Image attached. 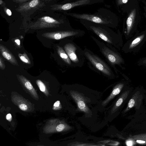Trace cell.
<instances>
[{
	"label": "cell",
	"instance_id": "6da1fadb",
	"mask_svg": "<svg viewBox=\"0 0 146 146\" xmlns=\"http://www.w3.org/2000/svg\"><path fill=\"white\" fill-rule=\"evenodd\" d=\"M27 22V28L32 30L62 28L66 23L63 16L50 10L40 13Z\"/></svg>",
	"mask_w": 146,
	"mask_h": 146
},
{
	"label": "cell",
	"instance_id": "7a4b0ae2",
	"mask_svg": "<svg viewBox=\"0 0 146 146\" xmlns=\"http://www.w3.org/2000/svg\"><path fill=\"white\" fill-rule=\"evenodd\" d=\"M83 24L88 30L95 34L103 42L119 50L123 44L122 35L116 33L108 27L98 24L84 23Z\"/></svg>",
	"mask_w": 146,
	"mask_h": 146
},
{
	"label": "cell",
	"instance_id": "3957f363",
	"mask_svg": "<svg viewBox=\"0 0 146 146\" xmlns=\"http://www.w3.org/2000/svg\"><path fill=\"white\" fill-rule=\"evenodd\" d=\"M90 37L98 46L100 52L106 62L117 74H118V70L116 66H119L122 70L125 69L124 66L125 60L117 48L101 41L93 36L91 35Z\"/></svg>",
	"mask_w": 146,
	"mask_h": 146
},
{
	"label": "cell",
	"instance_id": "277c9868",
	"mask_svg": "<svg viewBox=\"0 0 146 146\" xmlns=\"http://www.w3.org/2000/svg\"><path fill=\"white\" fill-rule=\"evenodd\" d=\"M59 0H31L15 7L22 17L29 21L38 14L49 9Z\"/></svg>",
	"mask_w": 146,
	"mask_h": 146
},
{
	"label": "cell",
	"instance_id": "5b68a950",
	"mask_svg": "<svg viewBox=\"0 0 146 146\" xmlns=\"http://www.w3.org/2000/svg\"><path fill=\"white\" fill-rule=\"evenodd\" d=\"M83 51L90 69L108 78L113 79L115 77L116 75L112 68L106 61L86 47L84 48Z\"/></svg>",
	"mask_w": 146,
	"mask_h": 146
},
{
	"label": "cell",
	"instance_id": "8992f818",
	"mask_svg": "<svg viewBox=\"0 0 146 146\" xmlns=\"http://www.w3.org/2000/svg\"><path fill=\"white\" fill-rule=\"evenodd\" d=\"M73 40L67 38L62 47L72 62L74 68L81 67L86 59L83 50L73 41Z\"/></svg>",
	"mask_w": 146,
	"mask_h": 146
},
{
	"label": "cell",
	"instance_id": "52a82bcc",
	"mask_svg": "<svg viewBox=\"0 0 146 146\" xmlns=\"http://www.w3.org/2000/svg\"><path fill=\"white\" fill-rule=\"evenodd\" d=\"M85 32L80 29H75L69 27L56 31L44 33L42 36L50 39L60 40L65 38L73 39L84 36Z\"/></svg>",
	"mask_w": 146,
	"mask_h": 146
},
{
	"label": "cell",
	"instance_id": "ba28073f",
	"mask_svg": "<svg viewBox=\"0 0 146 146\" xmlns=\"http://www.w3.org/2000/svg\"><path fill=\"white\" fill-rule=\"evenodd\" d=\"M146 41V31L137 33L128 39L121 50L125 53L138 52Z\"/></svg>",
	"mask_w": 146,
	"mask_h": 146
},
{
	"label": "cell",
	"instance_id": "9c48e42d",
	"mask_svg": "<svg viewBox=\"0 0 146 146\" xmlns=\"http://www.w3.org/2000/svg\"><path fill=\"white\" fill-rule=\"evenodd\" d=\"M0 13L9 23H12L22 17L14 7L3 0H0Z\"/></svg>",
	"mask_w": 146,
	"mask_h": 146
},
{
	"label": "cell",
	"instance_id": "30bf717a",
	"mask_svg": "<svg viewBox=\"0 0 146 146\" xmlns=\"http://www.w3.org/2000/svg\"><path fill=\"white\" fill-rule=\"evenodd\" d=\"M65 14L77 19L89 21L93 23L102 25L108 27L113 26L112 23L110 20L102 17L101 16L84 13L78 14L66 13Z\"/></svg>",
	"mask_w": 146,
	"mask_h": 146
},
{
	"label": "cell",
	"instance_id": "8fae6325",
	"mask_svg": "<svg viewBox=\"0 0 146 146\" xmlns=\"http://www.w3.org/2000/svg\"><path fill=\"white\" fill-rule=\"evenodd\" d=\"M91 0H78L70 3H56L51 5L48 10L57 12L68 10L75 7L89 3Z\"/></svg>",
	"mask_w": 146,
	"mask_h": 146
},
{
	"label": "cell",
	"instance_id": "7c38bea8",
	"mask_svg": "<svg viewBox=\"0 0 146 146\" xmlns=\"http://www.w3.org/2000/svg\"><path fill=\"white\" fill-rule=\"evenodd\" d=\"M70 94L76 103L78 110L86 114H90L91 111L87 105V99L82 94L74 90H71Z\"/></svg>",
	"mask_w": 146,
	"mask_h": 146
},
{
	"label": "cell",
	"instance_id": "4fadbf2b",
	"mask_svg": "<svg viewBox=\"0 0 146 146\" xmlns=\"http://www.w3.org/2000/svg\"><path fill=\"white\" fill-rule=\"evenodd\" d=\"M0 51L2 56L13 65L18 66L17 60L10 51L5 46L0 44Z\"/></svg>",
	"mask_w": 146,
	"mask_h": 146
},
{
	"label": "cell",
	"instance_id": "5bb4252c",
	"mask_svg": "<svg viewBox=\"0 0 146 146\" xmlns=\"http://www.w3.org/2000/svg\"><path fill=\"white\" fill-rule=\"evenodd\" d=\"M56 50L59 56L66 66L68 68H74L72 62L63 48L58 45L56 46Z\"/></svg>",
	"mask_w": 146,
	"mask_h": 146
},
{
	"label": "cell",
	"instance_id": "9a60e30c",
	"mask_svg": "<svg viewBox=\"0 0 146 146\" xmlns=\"http://www.w3.org/2000/svg\"><path fill=\"white\" fill-rule=\"evenodd\" d=\"M124 84V83L123 82H120L116 84L114 87L109 96L102 102V106H106L115 96L118 94L123 87Z\"/></svg>",
	"mask_w": 146,
	"mask_h": 146
},
{
	"label": "cell",
	"instance_id": "2e32d148",
	"mask_svg": "<svg viewBox=\"0 0 146 146\" xmlns=\"http://www.w3.org/2000/svg\"><path fill=\"white\" fill-rule=\"evenodd\" d=\"M31 0H5V1L15 7Z\"/></svg>",
	"mask_w": 146,
	"mask_h": 146
},
{
	"label": "cell",
	"instance_id": "e0dca14e",
	"mask_svg": "<svg viewBox=\"0 0 146 146\" xmlns=\"http://www.w3.org/2000/svg\"><path fill=\"white\" fill-rule=\"evenodd\" d=\"M124 98V94L122 95L118 100L115 104L111 110V113H113L115 112L121 104L123 102V99Z\"/></svg>",
	"mask_w": 146,
	"mask_h": 146
},
{
	"label": "cell",
	"instance_id": "ac0fdd59",
	"mask_svg": "<svg viewBox=\"0 0 146 146\" xmlns=\"http://www.w3.org/2000/svg\"><path fill=\"white\" fill-rule=\"evenodd\" d=\"M18 56L20 59L23 62L29 64H31L30 60L25 52H24L23 54H19Z\"/></svg>",
	"mask_w": 146,
	"mask_h": 146
},
{
	"label": "cell",
	"instance_id": "d6986e66",
	"mask_svg": "<svg viewBox=\"0 0 146 146\" xmlns=\"http://www.w3.org/2000/svg\"><path fill=\"white\" fill-rule=\"evenodd\" d=\"M36 82L40 90L43 92L46 93V86L44 83L39 80H37Z\"/></svg>",
	"mask_w": 146,
	"mask_h": 146
},
{
	"label": "cell",
	"instance_id": "ffe728a7",
	"mask_svg": "<svg viewBox=\"0 0 146 146\" xmlns=\"http://www.w3.org/2000/svg\"><path fill=\"white\" fill-rule=\"evenodd\" d=\"M133 139H139L145 141L146 142V134L135 135L132 137Z\"/></svg>",
	"mask_w": 146,
	"mask_h": 146
},
{
	"label": "cell",
	"instance_id": "44dd1931",
	"mask_svg": "<svg viewBox=\"0 0 146 146\" xmlns=\"http://www.w3.org/2000/svg\"><path fill=\"white\" fill-rule=\"evenodd\" d=\"M137 65L146 67V57H143L140 59L137 62Z\"/></svg>",
	"mask_w": 146,
	"mask_h": 146
},
{
	"label": "cell",
	"instance_id": "7402d4cb",
	"mask_svg": "<svg viewBox=\"0 0 146 146\" xmlns=\"http://www.w3.org/2000/svg\"><path fill=\"white\" fill-rule=\"evenodd\" d=\"M135 104L134 100L133 99H131L129 101L128 104V107L129 108H132L134 106Z\"/></svg>",
	"mask_w": 146,
	"mask_h": 146
},
{
	"label": "cell",
	"instance_id": "603a6c76",
	"mask_svg": "<svg viewBox=\"0 0 146 146\" xmlns=\"http://www.w3.org/2000/svg\"><path fill=\"white\" fill-rule=\"evenodd\" d=\"M5 67V64L4 63V62L1 58L0 56V68L2 70H4Z\"/></svg>",
	"mask_w": 146,
	"mask_h": 146
},
{
	"label": "cell",
	"instance_id": "cb8c5ba5",
	"mask_svg": "<svg viewBox=\"0 0 146 146\" xmlns=\"http://www.w3.org/2000/svg\"><path fill=\"white\" fill-rule=\"evenodd\" d=\"M53 106L54 107L56 108V109H60L61 108L60 105V101L58 100L56 102L54 103Z\"/></svg>",
	"mask_w": 146,
	"mask_h": 146
},
{
	"label": "cell",
	"instance_id": "d4e9b609",
	"mask_svg": "<svg viewBox=\"0 0 146 146\" xmlns=\"http://www.w3.org/2000/svg\"><path fill=\"white\" fill-rule=\"evenodd\" d=\"M20 109L23 111L26 110L27 109V107L26 105L24 104H21L19 106Z\"/></svg>",
	"mask_w": 146,
	"mask_h": 146
},
{
	"label": "cell",
	"instance_id": "484cf974",
	"mask_svg": "<svg viewBox=\"0 0 146 146\" xmlns=\"http://www.w3.org/2000/svg\"><path fill=\"white\" fill-rule=\"evenodd\" d=\"M7 119L9 121H11L12 119V116L11 114L9 113L6 115Z\"/></svg>",
	"mask_w": 146,
	"mask_h": 146
},
{
	"label": "cell",
	"instance_id": "4316f807",
	"mask_svg": "<svg viewBox=\"0 0 146 146\" xmlns=\"http://www.w3.org/2000/svg\"><path fill=\"white\" fill-rule=\"evenodd\" d=\"M133 144V141L131 140H129L127 141L126 142V144L128 146H131Z\"/></svg>",
	"mask_w": 146,
	"mask_h": 146
},
{
	"label": "cell",
	"instance_id": "83f0119b",
	"mask_svg": "<svg viewBox=\"0 0 146 146\" xmlns=\"http://www.w3.org/2000/svg\"><path fill=\"white\" fill-rule=\"evenodd\" d=\"M15 42L18 46H20V40L19 39H17L15 40Z\"/></svg>",
	"mask_w": 146,
	"mask_h": 146
},
{
	"label": "cell",
	"instance_id": "f1b7e54d",
	"mask_svg": "<svg viewBox=\"0 0 146 146\" xmlns=\"http://www.w3.org/2000/svg\"><path fill=\"white\" fill-rule=\"evenodd\" d=\"M137 142V143H146V141H145L142 140H137L136 141Z\"/></svg>",
	"mask_w": 146,
	"mask_h": 146
},
{
	"label": "cell",
	"instance_id": "f546056e",
	"mask_svg": "<svg viewBox=\"0 0 146 146\" xmlns=\"http://www.w3.org/2000/svg\"><path fill=\"white\" fill-rule=\"evenodd\" d=\"M128 1V0H122V2L123 3H127Z\"/></svg>",
	"mask_w": 146,
	"mask_h": 146
}]
</instances>
